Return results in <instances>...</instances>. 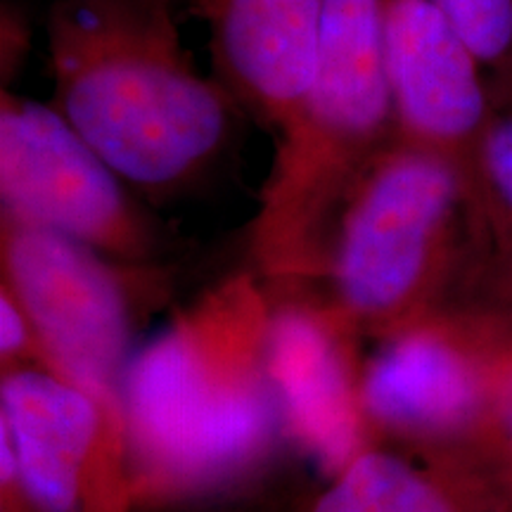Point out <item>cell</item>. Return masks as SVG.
I'll return each instance as SVG.
<instances>
[{"instance_id":"6da1fadb","label":"cell","mask_w":512,"mask_h":512,"mask_svg":"<svg viewBox=\"0 0 512 512\" xmlns=\"http://www.w3.org/2000/svg\"><path fill=\"white\" fill-rule=\"evenodd\" d=\"M271 311L273 299L242 273L136 349L121 389L136 503L228 494L292 441L268 368Z\"/></svg>"},{"instance_id":"7a4b0ae2","label":"cell","mask_w":512,"mask_h":512,"mask_svg":"<svg viewBox=\"0 0 512 512\" xmlns=\"http://www.w3.org/2000/svg\"><path fill=\"white\" fill-rule=\"evenodd\" d=\"M50 105L145 200L219 174L249 121L183 46L162 0H55L46 19Z\"/></svg>"},{"instance_id":"3957f363","label":"cell","mask_w":512,"mask_h":512,"mask_svg":"<svg viewBox=\"0 0 512 512\" xmlns=\"http://www.w3.org/2000/svg\"><path fill=\"white\" fill-rule=\"evenodd\" d=\"M484 240L470 178L394 140L344 197L309 299L344 335L392 337L437 316ZM306 292V294H309Z\"/></svg>"},{"instance_id":"277c9868","label":"cell","mask_w":512,"mask_h":512,"mask_svg":"<svg viewBox=\"0 0 512 512\" xmlns=\"http://www.w3.org/2000/svg\"><path fill=\"white\" fill-rule=\"evenodd\" d=\"M394 140L380 0H325L311 86L273 140L252 226L256 264L280 294L311 290L344 197Z\"/></svg>"},{"instance_id":"5b68a950","label":"cell","mask_w":512,"mask_h":512,"mask_svg":"<svg viewBox=\"0 0 512 512\" xmlns=\"http://www.w3.org/2000/svg\"><path fill=\"white\" fill-rule=\"evenodd\" d=\"M3 287L34 328L38 363L121 418L140 318L171 287L169 264H124L55 230L0 216Z\"/></svg>"},{"instance_id":"8992f818","label":"cell","mask_w":512,"mask_h":512,"mask_svg":"<svg viewBox=\"0 0 512 512\" xmlns=\"http://www.w3.org/2000/svg\"><path fill=\"white\" fill-rule=\"evenodd\" d=\"M143 200L53 105L3 91L5 216L55 230L124 264H171L181 249L178 235Z\"/></svg>"},{"instance_id":"52a82bcc","label":"cell","mask_w":512,"mask_h":512,"mask_svg":"<svg viewBox=\"0 0 512 512\" xmlns=\"http://www.w3.org/2000/svg\"><path fill=\"white\" fill-rule=\"evenodd\" d=\"M3 512H133L121 418L43 363L3 368Z\"/></svg>"},{"instance_id":"ba28073f","label":"cell","mask_w":512,"mask_h":512,"mask_svg":"<svg viewBox=\"0 0 512 512\" xmlns=\"http://www.w3.org/2000/svg\"><path fill=\"white\" fill-rule=\"evenodd\" d=\"M501 366L482 344L441 318L384 337L358 377L366 432L425 453L496 446Z\"/></svg>"},{"instance_id":"9c48e42d","label":"cell","mask_w":512,"mask_h":512,"mask_svg":"<svg viewBox=\"0 0 512 512\" xmlns=\"http://www.w3.org/2000/svg\"><path fill=\"white\" fill-rule=\"evenodd\" d=\"M396 140L451 159L472 183L498 110L484 67L432 0H380Z\"/></svg>"},{"instance_id":"30bf717a","label":"cell","mask_w":512,"mask_h":512,"mask_svg":"<svg viewBox=\"0 0 512 512\" xmlns=\"http://www.w3.org/2000/svg\"><path fill=\"white\" fill-rule=\"evenodd\" d=\"M325 0H192L209 29L211 74L275 140L311 86Z\"/></svg>"},{"instance_id":"8fae6325","label":"cell","mask_w":512,"mask_h":512,"mask_svg":"<svg viewBox=\"0 0 512 512\" xmlns=\"http://www.w3.org/2000/svg\"><path fill=\"white\" fill-rule=\"evenodd\" d=\"M347 339L309 299L297 294L273 299L268 368L287 427L294 444L330 475H337L366 446Z\"/></svg>"},{"instance_id":"7c38bea8","label":"cell","mask_w":512,"mask_h":512,"mask_svg":"<svg viewBox=\"0 0 512 512\" xmlns=\"http://www.w3.org/2000/svg\"><path fill=\"white\" fill-rule=\"evenodd\" d=\"M363 446L309 512H510L512 465L496 448L427 453Z\"/></svg>"},{"instance_id":"4fadbf2b","label":"cell","mask_w":512,"mask_h":512,"mask_svg":"<svg viewBox=\"0 0 512 512\" xmlns=\"http://www.w3.org/2000/svg\"><path fill=\"white\" fill-rule=\"evenodd\" d=\"M434 318L456 325L494 354L512 356V238H486L444 309Z\"/></svg>"},{"instance_id":"5bb4252c","label":"cell","mask_w":512,"mask_h":512,"mask_svg":"<svg viewBox=\"0 0 512 512\" xmlns=\"http://www.w3.org/2000/svg\"><path fill=\"white\" fill-rule=\"evenodd\" d=\"M489 76L496 105H512V0H432Z\"/></svg>"},{"instance_id":"9a60e30c","label":"cell","mask_w":512,"mask_h":512,"mask_svg":"<svg viewBox=\"0 0 512 512\" xmlns=\"http://www.w3.org/2000/svg\"><path fill=\"white\" fill-rule=\"evenodd\" d=\"M472 192L486 238H512V107H498L479 143Z\"/></svg>"},{"instance_id":"2e32d148","label":"cell","mask_w":512,"mask_h":512,"mask_svg":"<svg viewBox=\"0 0 512 512\" xmlns=\"http://www.w3.org/2000/svg\"><path fill=\"white\" fill-rule=\"evenodd\" d=\"M0 358H3V368L38 358L34 328L27 313L5 287H0Z\"/></svg>"},{"instance_id":"e0dca14e","label":"cell","mask_w":512,"mask_h":512,"mask_svg":"<svg viewBox=\"0 0 512 512\" xmlns=\"http://www.w3.org/2000/svg\"><path fill=\"white\" fill-rule=\"evenodd\" d=\"M494 444L512 465V356L505 358L496 382Z\"/></svg>"},{"instance_id":"ac0fdd59","label":"cell","mask_w":512,"mask_h":512,"mask_svg":"<svg viewBox=\"0 0 512 512\" xmlns=\"http://www.w3.org/2000/svg\"><path fill=\"white\" fill-rule=\"evenodd\" d=\"M162 3L171 5L178 15H181V12H190V8H192V0H162Z\"/></svg>"},{"instance_id":"d6986e66","label":"cell","mask_w":512,"mask_h":512,"mask_svg":"<svg viewBox=\"0 0 512 512\" xmlns=\"http://www.w3.org/2000/svg\"><path fill=\"white\" fill-rule=\"evenodd\" d=\"M508 107H512V105H508Z\"/></svg>"},{"instance_id":"ffe728a7","label":"cell","mask_w":512,"mask_h":512,"mask_svg":"<svg viewBox=\"0 0 512 512\" xmlns=\"http://www.w3.org/2000/svg\"><path fill=\"white\" fill-rule=\"evenodd\" d=\"M510 512H512V508H510Z\"/></svg>"}]
</instances>
